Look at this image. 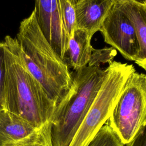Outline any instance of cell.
Returning a JSON list of instances; mask_svg holds the SVG:
<instances>
[{
	"mask_svg": "<svg viewBox=\"0 0 146 146\" xmlns=\"http://www.w3.org/2000/svg\"><path fill=\"white\" fill-rule=\"evenodd\" d=\"M3 42L5 110L23 119L51 137V121L56 106L26 68L16 38L6 35Z\"/></svg>",
	"mask_w": 146,
	"mask_h": 146,
	"instance_id": "1",
	"label": "cell"
},
{
	"mask_svg": "<svg viewBox=\"0 0 146 146\" xmlns=\"http://www.w3.org/2000/svg\"><path fill=\"white\" fill-rule=\"evenodd\" d=\"M16 39L26 68L57 107L70 92L73 76L42 33L34 10L21 22Z\"/></svg>",
	"mask_w": 146,
	"mask_h": 146,
	"instance_id": "2",
	"label": "cell"
},
{
	"mask_svg": "<svg viewBox=\"0 0 146 146\" xmlns=\"http://www.w3.org/2000/svg\"><path fill=\"white\" fill-rule=\"evenodd\" d=\"M106 68L88 66L75 71L66 97L56 107L51 127L52 146H69L103 82Z\"/></svg>",
	"mask_w": 146,
	"mask_h": 146,
	"instance_id": "3",
	"label": "cell"
},
{
	"mask_svg": "<svg viewBox=\"0 0 146 146\" xmlns=\"http://www.w3.org/2000/svg\"><path fill=\"white\" fill-rule=\"evenodd\" d=\"M132 64L112 61L106 68L102 85L69 146H88L107 123L129 76Z\"/></svg>",
	"mask_w": 146,
	"mask_h": 146,
	"instance_id": "4",
	"label": "cell"
},
{
	"mask_svg": "<svg viewBox=\"0 0 146 146\" xmlns=\"http://www.w3.org/2000/svg\"><path fill=\"white\" fill-rule=\"evenodd\" d=\"M106 123L124 145L145 125L146 74L129 76Z\"/></svg>",
	"mask_w": 146,
	"mask_h": 146,
	"instance_id": "5",
	"label": "cell"
},
{
	"mask_svg": "<svg viewBox=\"0 0 146 146\" xmlns=\"http://www.w3.org/2000/svg\"><path fill=\"white\" fill-rule=\"evenodd\" d=\"M104 42L117 50L125 59L135 61L139 46L134 26L119 6L114 4L100 31Z\"/></svg>",
	"mask_w": 146,
	"mask_h": 146,
	"instance_id": "6",
	"label": "cell"
},
{
	"mask_svg": "<svg viewBox=\"0 0 146 146\" xmlns=\"http://www.w3.org/2000/svg\"><path fill=\"white\" fill-rule=\"evenodd\" d=\"M52 146L51 139L29 122L7 111L0 112V146Z\"/></svg>",
	"mask_w": 146,
	"mask_h": 146,
	"instance_id": "7",
	"label": "cell"
},
{
	"mask_svg": "<svg viewBox=\"0 0 146 146\" xmlns=\"http://www.w3.org/2000/svg\"><path fill=\"white\" fill-rule=\"evenodd\" d=\"M34 10L44 35L58 55L66 62L68 39L62 23L58 0H35Z\"/></svg>",
	"mask_w": 146,
	"mask_h": 146,
	"instance_id": "8",
	"label": "cell"
},
{
	"mask_svg": "<svg viewBox=\"0 0 146 146\" xmlns=\"http://www.w3.org/2000/svg\"><path fill=\"white\" fill-rule=\"evenodd\" d=\"M114 5L113 0H78L74 5L76 28L86 30L92 37Z\"/></svg>",
	"mask_w": 146,
	"mask_h": 146,
	"instance_id": "9",
	"label": "cell"
},
{
	"mask_svg": "<svg viewBox=\"0 0 146 146\" xmlns=\"http://www.w3.org/2000/svg\"><path fill=\"white\" fill-rule=\"evenodd\" d=\"M117 5L132 23L139 51L135 63L146 71V3L137 0H128Z\"/></svg>",
	"mask_w": 146,
	"mask_h": 146,
	"instance_id": "10",
	"label": "cell"
},
{
	"mask_svg": "<svg viewBox=\"0 0 146 146\" xmlns=\"http://www.w3.org/2000/svg\"><path fill=\"white\" fill-rule=\"evenodd\" d=\"M91 39L86 30L78 28L70 39L66 52L68 58L67 65L74 71H77L88 65L94 48L91 44Z\"/></svg>",
	"mask_w": 146,
	"mask_h": 146,
	"instance_id": "11",
	"label": "cell"
},
{
	"mask_svg": "<svg viewBox=\"0 0 146 146\" xmlns=\"http://www.w3.org/2000/svg\"><path fill=\"white\" fill-rule=\"evenodd\" d=\"M58 3L62 23L65 34L69 41L76 29L74 3L70 0H58Z\"/></svg>",
	"mask_w": 146,
	"mask_h": 146,
	"instance_id": "12",
	"label": "cell"
},
{
	"mask_svg": "<svg viewBox=\"0 0 146 146\" xmlns=\"http://www.w3.org/2000/svg\"><path fill=\"white\" fill-rule=\"evenodd\" d=\"M88 146H124L117 135L107 124L98 131Z\"/></svg>",
	"mask_w": 146,
	"mask_h": 146,
	"instance_id": "13",
	"label": "cell"
},
{
	"mask_svg": "<svg viewBox=\"0 0 146 146\" xmlns=\"http://www.w3.org/2000/svg\"><path fill=\"white\" fill-rule=\"evenodd\" d=\"M116 55V50L112 47H104L100 49L93 48L87 66L100 67L101 64L107 63L110 64L113 61V58Z\"/></svg>",
	"mask_w": 146,
	"mask_h": 146,
	"instance_id": "14",
	"label": "cell"
},
{
	"mask_svg": "<svg viewBox=\"0 0 146 146\" xmlns=\"http://www.w3.org/2000/svg\"><path fill=\"white\" fill-rule=\"evenodd\" d=\"M6 68L5 63L4 43L0 41V112L5 110Z\"/></svg>",
	"mask_w": 146,
	"mask_h": 146,
	"instance_id": "15",
	"label": "cell"
},
{
	"mask_svg": "<svg viewBox=\"0 0 146 146\" xmlns=\"http://www.w3.org/2000/svg\"><path fill=\"white\" fill-rule=\"evenodd\" d=\"M125 146H146V124L137 133L133 139Z\"/></svg>",
	"mask_w": 146,
	"mask_h": 146,
	"instance_id": "16",
	"label": "cell"
},
{
	"mask_svg": "<svg viewBox=\"0 0 146 146\" xmlns=\"http://www.w3.org/2000/svg\"><path fill=\"white\" fill-rule=\"evenodd\" d=\"M127 1H128V0H113L114 4H119V5Z\"/></svg>",
	"mask_w": 146,
	"mask_h": 146,
	"instance_id": "17",
	"label": "cell"
},
{
	"mask_svg": "<svg viewBox=\"0 0 146 146\" xmlns=\"http://www.w3.org/2000/svg\"><path fill=\"white\" fill-rule=\"evenodd\" d=\"M71 2H72L73 3H74V5H75V3H76V2L78 1V0H70Z\"/></svg>",
	"mask_w": 146,
	"mask_h": 146,
	"instance_id": "18",
	"label": "cell"
},
{
	"mask_svg": "<svg viewBox=\"0 0 146 146\" xmlns=\"http://www.w3.org/2000/svg\"><path fill=\"white\" fill-rule=\"evenodd\" d=\"M143 2H144V3H146V0H143Z\"/></svg>",
	"mask_w": 146,
	"mask_h": 146,
	"instance_id": "19",
	"label": "cell"
},
{
	"mask_svg": "<svg viewBox=\"0 0 146 146\" xmlns=\"http://www.w3.org/2000/svg\"><path fill=\"white\" fill-rule=\"evenodd\" d=\"M35 146H36V145H35Z\"/></svg>",
	"mask_w": 146,
	"mask_h": 146,
	"instance_id": "20",
	"label": "cell"
}]
</instances>
